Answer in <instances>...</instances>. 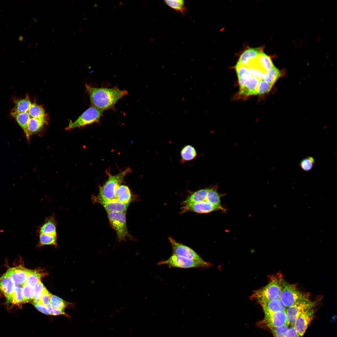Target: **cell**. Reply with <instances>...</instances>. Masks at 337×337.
Returning <instances> with one entry per match:
<instances>
[{"mask_svg": "<svg viewBox=\"0 0 337 337\" xmlns=\"http://www.w3.org/2000/svg\"><path fill=\"white\" fill-rule=\"evenodd\" d=\"M90 97L91 106L103 111L113 109L117 102L127 95L126 90L117 87L111 88L95 87L86 85Z\"/></svg>", "mask_w": 337, "mask_h": 337, "instance_id": "6da1fadb", "label": "cell"}, {"mask_svg": "<svg viewBox=\"0 0 337 337\" xmlns=\"http://www.w3.org/2000/svg\"><path fill=\"white\" fill-rule=\"evenodd\" d=\"M269 283L262 288L255 291L251 297L261 305L268 301L280 299L283 279L280 273L270 277Z\"/></svg>", "mask_w": 337, "mask_h": 337, "instance_id": "7a4b0ae2", "label": "cell"}, {"mask_svg": "<svg viewBox=\"0 0 337 337\" xmlns=\"http://www.w3.org/2000/svg\"><path fill=\"white\" fill-rule=\"evenodd\" d=\"M131 171L130 168H128L114 175H111L109 172L108 178L104 184L100 187L99 193L97 196L105 200H115V194L116 189L121 184L125 176Z\"/></svg>", "mask_w": 337, "mask_h": 337, "instance_id": "3957f363", "label": "cell"}, {"mask_svg": "<svg viewBox=\"0 0 337 337\" xmlns=\"http://www.w3.org/2000/svg\"><path fill=\"white\" fill-rule=\"evenodd\" d=\"M280 299L288 308L295 303L309 300V295L300 291L295 284H291L283 280Z\"/></svg>", "mask_w": 337, "mask_h": 337, "instance_id": "277c9868", "label": "cell"}, {"mask_svg": "<svg viewBox=\"0 0 337 337\" xmlns=\"http://www.w3.org/2000/svg\"><path fill=\"white\" fill-rule=\"evenodd\" d=\"M107 213L110 225L116 233L119 241L125 240L128 237L131 238L126 225V212H111Z\"/></svg>", "mask_w": 337, "mask_h": 337, "instance_id": "5b68a950", "label": "cell"}, {"mask_svg": "<svg viewBox=\"0 0 337 337\" xmlns=\"http://www.w3.org/2000/svg\"><path fill=\"white\" fill-rule=\"evenodd\" d=\"M103 112L91 106L75 121L70 122L66 129L70 130L76 128L83 127L93 123H98L102 116Z\"/></svg>", "mask_w": 337, "mask_h": 337, "instance_id": "8992f818", "label": "cell"}, {"mask_svg": "<svg viewBox=\"0 0 337 337\" xmlns=\"http://www.w3.org/2000/svg\"><path fill=\"white\" fill-rule=\"evenodd\" d=\"M168 239L172 246L173 254L191 259L201 264L204 267L210 266L209 263L204 261L198 254L190 247L176 242L172 237H169Z\"/></svg>", "mask_w": 337, "mask_h": 337, "instance_id": "52a82bcc", "label": "cell"}, {"mask_svg": "<svg viewBox=\"0 0 337 337\" xmlns=\"http://www.w3.org/2000/svg\"><path fill=\"white\" fill-rule=\"evenodd\" d=\"M315 303L309 299L297 302L286 310L289 325L293 326L297 318L302 313L313 308Z\"/></svg>", "mask_w": 337, "mask_h": 337, "instance_id": "ba28073f", "label": "cell"}, {"mask_svg": "<svg viewBox=\"0 0 337 337\" xmlns=\"http://www.w3.org/2000/svg\"><path fill=\"white\" fill-rule=\"evenodd\" d=\"M264 313V319L261 322L264 327L269 329L289 325L286 311Z\"/></svg>", "mask_w": 337, "mask_h": 337, "instance_id": "9c48e42d", "label": "cell"}, {"mask_svg": "<svg viewBox=\"0 0 337 337\" xmlns=\"http://www.w3.org/2000/svg\"><path fill=\"white\" fill-rule=\"evenodd\" d=\"M158 265H166L168 267L181 268L204 267L199 262L183 256L173 254L168 259L162 261Z\"/></svg>", "mask_w": 337, "mask_h": 337, "instance_id": "30bf717a", "label": "cell"}, {"mask_svg": "<svg viewBox=\"0 0 337 337\" xmlns=\"http://www.w3.org/2000/svg\"><path fill=\"white\" fill-rule=\"evenodd\" d=\"M315 310L310 309L301 314L296 319L293 327L300 337H303L307 328L313 320Z\"/></svg>", "mask_w": 337, "mask_h": 337, "instance_id": "8fae6325", "label": "cell"}, {"mask_svg": "<svg viewBox=\"0 0 337 337\" xmlns=\"http://www.w3.org/2000/svg\"><path fill=\"white\" fill-rule=\"evenodd\" d=\"M218 210H219L218 208L205 201L184 204L181 208V212L191 211L200 213H206Z\"/></svg>", "mask_w": 337, "mask_h": 337, "instance_id": "7c38bea8", "label": "cell"}, {"mask_svg": "<svg viewBox=\"0 0 337 337\" xmlns=\"http://www.w3.org/2000/svg\"><path fill=\"white\" fill-rule=\"evenodd\" d=\"M93 202L98 203L105 209L107 212H126L128 206L130 204L118 202L116 199L113 200H107L103 199L97 196H93Z\"/></svg>", "mask_w": 337, "mask_h": 337, "instance_id": "4fadbf2b", "label": "cell"}, {"mask_svg": "<svg viewBox=\"0 0 337 337\" xmlns=\"http://www.w3.org/2000/svg\"><path fill=\"white\" fill-rule=\"evenodd\" d=\"M30 271V270L20 265L10 268L6 272L11 277L16 285L23 286Z\"/></svg>", "mask_w": 337, "mask_h": 337, "instance_id": "5bb4252c", "label": "cell"}, {"mask_svg": "<svg viewBox=\"0 0 337 337\" xmlns=\"http://www.w3.org/2000/svg\"><path fill=\"white\" fill-rule=\"evenodd\" d=\"M16 285L14 281L6 272L0 278V291L10 302L15 289Z\"/></svg>", "mask_w": 337, "mask_h": 337, "instance_id": "9a60e30c", "label": "cell"}, {"mask_svg": "<svg viewBox=\"0 0 337 337\" xmlns=\"http://www.w3.org/2000/svg\"><path fill=\"white\" fill-rule=\"evenodd\" d=\"M57 222L54 215L46 217L44 222L37 230L39 234H57L56 233Z\"/></svg>", "mask_w": 337, "mask_h": 337, "instance_id": "2e32d148", "label": "cell"}, {"mask_svg": "<svg viewBox=\"0 0 337 337\" xmlns=\"http://www.w3.org/2000/svg\"><path fill=\"white\" fill-rule=\"evenodd\" d=\"M260 81L255 77L251 76L246 81L243 86L240 88V94L247 96L256 95Z\"/></svg>", "mask_w": 337, "mask_h": 337, "instance_id": "e0dca14e", "label": "cell"}, {"mask_svg": "<svg viewBox=\"0 0 337 337\" xmlns=\"http://www.w3.org/2000/svg\"><path fill=\"white\" fill-rule=\"evenodd\" d=\"M263 49L261 47L247 49L241 55L237 63L247 66L250 62L256 58L262 51Z\"/></svg>", "mask_w": 337, "mask_h": 337, "instance_id": "ac0fdd59", "label": "cell"}, {"mask_svg": "<svg viewBox=\"0 0 337 337\" xmlns=\"http://www.w3.org/2000/svg\"><path fill=\"white\" fill-rule=\"evenodd\" d=\"M218 188L217 185L209 187L206 201L218 208L219 210L225 211L226 210L222 207L221 203V198L223 194H220L217 192Z\"/></svg>", "mask_w": 337, "mask_h": 337, "instance_id": "d6986e66", "label": "cell"}, {"mask_svg": "<svg viewBox=\"0 0 337 337\" xmlns=\"http://www.w3.org/2000/svg\"><path fill=\"white\" fill-rule=\"evenodd\" d=\"M115 197L117 201L124 203H130L131 200L130 189L124 185L121 184L118 187L115 191Z\"/></svg>", "mask_w": 337, "mask_h": 337, "instance_id": "ffe728a7", "label": "cell"}, {"mask_svg": "<svg viewBox=\"0 0 337 337\" xmlns=\"http://www.w3.org/2000/svg\"><path fill=\"white\" fill-rule=\"evenodd\" d=\"M261 305L264 313L286 311L287 308L280 299L272 300Z\"/></svg>", "mask_w": 337, "mask_h": 337, "instance_id": "44dd1931", "label": "cell"}, {"mask_svg": "<svg viewBox=\"0 0 337 337\" xmlns=\"http://www.w3.org/2000/svg\"><path fill=\"white\" fill-rule=\"evenodd\" d=\"M46 123V120L30 118L28 122L27 132L25 134L27 139L31 135L40 131Z\"/></svg>", "mask_w": 337, "mask_h": 337, "instance_id": "7402d4cb", "label": "cell"}, {"mask_svg": "<svg viewBox=\"0 0 337 337\" xmlns=\"http://www.w3.org/2000/svg\"><path fill=\"white\" fill-rule=\"evenodd\" d=\"M255 60L257 65L264 73L274 66L270 57L262 51L260 53Z\"/></svg>", "mask_w": 337, "mask_h": 337, "instance_id": "603a6c76", "label": "cell"}, {"mask_svg": "<svg viewBox=\"0 0 337 337\" xmlns=\"http://www.w3.org/2000/svg\"><path fill=\"white\" fill-rule=\"evenodd\" d=\"M209 188L202 189L194 192L183 201V205L206 201Z\"/></svg>", "mask_w": 337, "mask_h": 337, "instance_id": "cb8c5ba5", "label": "cell"}, {"mask_svg": "<svg viewBox=\"0 0 337 337\" xmlns=\"http://www.w3.org/2000/svg\"><path fill=\"white\" fill-rule=\"evenodd\" d=\"M45 275L40 270H31L24 285L31 286L34 288L41 281V279Z\"/></svg>", "mask_w": 337, "mask_h": 337, "instance_id": "d4e9b609", "label": "cell"}, {"mask_svg": "<svg viewBox=\"0 0 337 337\" xmlns=\"http://www.w3.org/2000/svg\"><path fill=\"white\" fill-rule=\"evenodd\" d=\"M15 105L11 113H22L27 112L32 103L28 96L25 98L17 100Z\"/></svg>", "mask_w": 337, "mask_h": 337, "instance_id": "484cf974", "label": "cell"}, {"mask_svg": "<svg viewBox=\"0 0 337 337\" xmlns=\"http://www.w3.org/2000/svg\"><path fill=\"white\" fill-rule=\"evenodd\" d=\"M180 155L182 162L192 160L197 155L195 148L190 145H187L182 148L180 151Z\"/></svg>", "mask_w": 337, "mask_h": 337, "instance_id": "4316f807", "label": "cell"}, {"mask_svg": "<svg viewBox=\"0 0 337 337\" xmlns=\"http://www.w3.org/2000/svg\"><path fill=\"white\" fill-rule=\"evenodd\" d=\"M11 115L15 119L26 134L27 132L28 122L31 118L28 113H11Z\"/></svg>", "mask_w": 337, "mask_h": 337, "instance_id": "83f0119b", "label": "cell"}, {"mask_svg": "<svg viewBox=\"0 0 337 337\" xmlns=\"http://www.w3.org/2000/svg\"><path fill=\"white\" fill-rule=\"evenodd\" d=\"M27 112L31 118L46 120L44 110L35 103H32Z\"/></svg>", "mask_w": 337, "mask_h": 337, "instance_id": "f1b7e54d", "label": "cell"}, {"mask_svg": "<svg viewBox=\"0 0 337 337\" xmlns=\"http://www.w3.org/2000/svg\"><path fill=\"white\" fill-rule=\"evenodd\" d=\"M280 75L281 72L280 70L274 66L269 70L264 73L262 80L273 85L280 77Z\"/></svg>", "mask_w": 337, "mask_h": 337, "instance_id": "f546056e", "label": "cell"}, {"mask_svg": "<svg viewBox=\"0 0 337 337\" xmlns=\"http://www.w3.org/2000/svg\"><path fill=\"white\" fill-rule=\"evenodd\" d=\"M38 246L51 245L57 246V234H39Z\"/></svg>", "mask_w": 337, "mask_h": 337, "instance_id": "4dcf8cb0", "label": "cell"}, {"mask_svg": "<svg viewBox=\"0 0 337 337\" xmlns=\"http://www.w3.org/2000/svg\"><path fill=\"white\" fill-rule=\"evenodd\" d=\"M238 80L246 81L252 76L251 72L248 67L237 63L235 66Z\"/></svg>", "mask_w": 337, "mask_h": 337, "instance_id": "1f68e13d", "label": "cell"}, {"mask_svg": "<svg viewBox=\"0 0 337 337\" xmlns=\"http://www.w3.org/2000/svg\"><path fill=\"white\" fill-rule=\"evenodd\" d=\"M22 287L21 286L16 285L10 301L12 304L20 306L24 303L22 293Z\"/></svg>", "mask_w": 337, "mask_h": 337, "instance_id": "d6a6232c", "label": "cell"}, {"mask_svg": "<svg viewBox=\"0 0 337 337\" xmlns=\"http://www.w3.org/2000/svg\"><path fill=\"white\" fill-rule=\"evenodd\" d=\"M164 1L167 5L177 12L183 14H184L186 12L187 9L183 0H166Z\"/></svg>", "mask_w": 337, "mask_h": 337, "instance_id": "836d02e7", "label": "cell"}, {"mask_svg": "<svg viewBox=\"0 0 337 337\" xmlns=\"http://www.w3.org/2000/svg\"><path fill=\"white\" fill-rule=\"evenodd\" d=\"M34 287L26 285L22 287V293L24 303L33 301L34 295Z\"/></svg>", "mask_w": 337, "mask_h": 337, "instance_id": "e575fe53", "label": "cell"}, {"mask_svg": "<svg viewBox=\"0 0 337 337\" xmlns=\"http://www.w3.org/2000/svg\"><path fill=\"white\" fill-rule=\"evenodd\" d=\"M67 303L56 295H51L50 300V305L54 307L64 309L67 306Z\"/></svg>", "mask_w": 337, "mask_h": 337, "instance_id": "d590c367", "label": "cell"}, {"mask_svg": "<svg viewBox=\"0 0 337 337\" xmlns=\"http://www.w3.org/2000/svg\"><path fill=\"white\" fill-rule=\"evenodd\" d=\"M273 85L263 80H261L258 86L256 95H262L269 92Z\"/></svg>", "mask_w": 337, "mask_h": 337, "instance_id": "8d00e7d4", "label": "cell"}, {"mask_svg": "<svg viewBox=\"0 0 337 337\" xmlns=\"http://www.w3.org/2000/svg\"><path fill=\"white\" fill-rule=\"evenodd\" d=\"M314 158L310 156H308L301 160L300 165L302 169L307 171L311 170L315 164Z\"/></svg>", "mask_w": 337, "mask_h": 337, "instance_id": "74e56055", "label": "cell"}, {"mask_svg": "<svg viewBox=\"0 0 337 337\" xmlns=\"http://www.w3.org/2000/svg\"><path fill=\"white\" fill-rule=\"evenodd\" d=\"M46 288L40 281L34 288L33 302L38 303Z\"/></svg>", "mask_w": 337, "mask_h": 337, "instance_id": "f35d334b", "label": "cell"}, {"mask_svg": "<svg viewBox=\"0 0 337 337\" xmlns=\"http://www.w3.org/2000/svg\"><path fill=\"white\" fill-rule=\"evenodd\" d=\"M289 325H286L279 328H270L275 337H286V332L288 329Z\"/></svg>", "mask_w": 337, "mask_h": 337, "instance_id": "ab89813d", "label": "cell"}, {"mask_svg": "<svg viewBox=\"0 0 337 337\" xmlns=\"http://www.w3.org/2000/svg\"><path fill=\"white\" fill-rule=\"evenodd\" d=\"M51 295L46 288L38 303L48 306L50 305V300Z\"/></svg>", "mask_w": 337, "mask_h": 337, "instance_id": "60d3db41", "label": "cell"}, {"mask_svg": "<svg viewBox=\"0 0 337 337\" xmlns=\"http://www.w3.org/2000/svg\"><path fill=\"white\" fill-rule=\"evenodd\" d=\"M32 304L40 312L46 315H50V312L48 306L35 302H33Z\"/></svg>", "mask_w": 337, "mask_h": 337, "instance_id": "b9f144b4", "label": "cell"}, {"mask_svg": "<svg viewBox=\"0 0 337 337\" xmlns=\"http://www.w3.org/2000/svg\"><path fill=\"white\" fill-rule=\"evenodd\" d=\"M48 307L50 312V315H57L65 314L64 309L54 307L50 305L48 306Z\"/></svg>", "mask_w": 337, "mask_h": 337, "instance_id": "7bdbcfd3", "label": "cell"}, {"mask_svg": "<svg viewBox=\"0 0 337 337\" xmlns=\"http://www.w3.org/2000/svg\"><path fill=\"white\" fill-rule=\"evenodd\" d=\"M286 337H300L293 326L289 328L286 332Z\"/></svg>", "mask_w": 337, "mask_h": 337, "instance_id": "ee69618b", "label": "cell"}]
</instances>
